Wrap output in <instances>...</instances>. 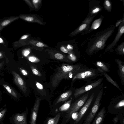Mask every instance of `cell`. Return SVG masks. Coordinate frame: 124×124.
I'll list each match as a JSON object with an SVG mask.
<instances>
[{
	"mask_svg": "<svg viewBox=\"0 0 124 124\" xmlns=\"http://www.w3.org/2000/svg\"><path fill=\"white\" fill-rule=\"evenodd\" d=\"M31 67L33 74L38 76H41V73L36 69L32 66H31Z\"/></svg>",
	"mask_w": 124,
	"mask_h": 124,
	"instance_id": "obj_28",
	"label": "cell"
},
{
	"mask_svg": "<svg viewBox=\"0 0 124 124\" xmlns=\"http://www.w3.org/2000/svg\"><path fill=\"white\" fill-rule=\"evenodd\" d=\"M103 6L105 8L108 12H111L112 9V5L111 2L109 0H105L104 1Z\"/></svg>",
	"mask_w": 124,
	"mask_h": 124,
	"instance_id": "obj_23",
	"label": "cell"
},
{
	"mask_svg": "<svg viewBox=\"0 0 124 124\" xmlns=\"http://www.w3.org/2000/svg\"><path fill=\"white\" fill-rule=\"evenodd\" d=\"M89 94V93L87 92L72 103L66 112V122L70 118L73 113L78 111L83 105L88 97Z\"/></svg>",
	"mask_w": 124,
	"mask_h": 124,
	"instance_id": "obj_4",
	"label": "cell"
},
{
	"mask_svg": "<svg viewBox=\"0 0 124 124\" xmlns=\"http://www.w3.org/2000/svg\"><path fill=\"white\" fill-rule=\"evenodd\" d=\"M30 53V52L29 51H26L24 53V56H26Z\"/></svg>",
	"mask_w": 124,
	"mask_h": 124,
	"instance_id": "obj_40",
	"label": "cell"
},
{
	"mask_svg": "<svg viewBox=\"0 0 124 124\" xmlns=\"http://www.w3.org/2000/svg\"><path fill=\"white\" fill-rule=\"evenodd\" d=\"M123 22H124V17L122 19H121L119 20L116 22L115 25V28L119 26Z\"/></svg>",
	"mask_w": 124,
	"mask_h": 124,
	"instance_id": "obj_31",
	"label": "cell"
},
{
	"mask_svg": "<svg viewBox=\"0 0 124 124\" xmlns=\"http://www.w3.org/2000/svg\"><path fill=\"white\" fill-rule=\"evenodd\" d=\"M3 86L9 93L15 97H17L16 93L9 86L5 85H4Z\"/></svg>",
	"mask_w": 124,
	"mask_h": 124,
	"instance_id": "obj_25",
	"label": "cell"
},
{
	"mask_svg": "<svg viewBox=\"0 0 124 124\" xmlns=\"http://www.w3.org/2000/svg\"><path fill=\"white\" fill-rule=\"evenodd\" d=\"M7 109L5 108H2L0 109V124L2 122L7 111Z\"/></svg>",
	"mask_w": 124,
	"mask_h": 124,
	"instance_id": "obj_24",
	"label": "cell"
},
{
	"mask_svg": "<svg viewBox=\"0 0 124 124\" xmlns=\"http://www.w3.org/2000/svg\"><path fill=\"white\" fill-rule=\"evenodd\" d=\"M3 40L0 37V43H3Z\"/></svg>",
	"mask_w": 124,
	"mask_h": 124,
	"instance_id": "obj_42",
	"label": "cell"
},
{
	"mask_svg": "<svg viewBox=\"0 0 124 124\" xmlns=\"http://www.w3.org/2000/svg\"><path fill=\"white\" fill-rule=\"evenodd\" d=\"M36 85L37 88L40 90H42L43 89L42 85L38 82H36Z\"/></svg>",
	"mask_w": 124,
	"mask_h": 124,
	"instance_id": "obj_32",
	"label": "cell"
},
{
	"mask_svg": "<svg viewBox=\"0 0 124 124\" xmlns=\"http://www.w3.org/2000/svg\"><path fill=\"white\" fill-rule=\"evenodd\" d=\"M103 75L106 78L107 81L109 82L110 83L113 84L114 86L117 87L122 92V91L119 86L118 85L116 82V81H114L111 77L108 75L106 72H103Z\"/></svg>",
	"mask_w": 124,
	"mask_h": 124,
	"instance_id": "obj_20",
	"label": "cell"
},
{
	"mask_svg": "<svg viewBox=\"0 0 124 124\" xmlns=\"http://www.w3.org/2000/svg\"><path fill=\"white\" fill-rule=\"evenodd\" d=\"M105 108H103L99 112L92 124H102L105 117Z\"/></svg>",
	"mask_w": 124,
	"mask_h": 124,
	"instance_id": "obj_14",
	"label": "cell"
},
{
	"mask_svg": "<svg viewBox=\"0 0 124 124\" xmlns=\"http://www.w3.org/2000/svg\"><path fill=\"white\" fill-rule=\"evenodd\" d=\"M94 93H93L90 96L83 106L79 111L77 118L75 121L74 123L76 124L80 121L84 114L92 102L94 97Z\"/></svg>",
	"mask_w": 124,
	"mask_h": 124,
	"instance_id": "obj_9",
	"label": "cell"
},
{
	"mask_svg": "<svg viewBox=\"0 0 124 124\" xmlns=\"http://www.w3.org/2000/svg\"><path fill=\"white\" fill-rule=\"evenodd\" d=\"M21 72H22V74L26 76L28 74L27 72L24 70L23 69H22L21 70Z\"/></svg>",
	"mask_w": 124,
	"mask_h": 124,
	"instance_id": "obj_38",
	"label": "cell"
},
{
	"mask_svg": "<svg viewBox=\"0 0 124 124\" xmlns=\"http://www.w3.org/2000/svg\"><path fill=\"white\" fill-rule=\"evenodd\" d=\"M103 79V78H100L93 83L84 85L79 88H77L75 90L74 93L75 98H76L83 93L87 92L88 91L98 86L101 83Z\"/></svg>",
	"mask_w": 124,
	"mask_h": 124,
	"instance_id": "obj_6",
	"label": "cell"
},
{
	"mask_svg": "<svg viewBox=\"0 0 124 124\" xmlns=\"http://www.w3.org/2000/svg\"><path fill=\"white\" fill-rule=\"evenodd\" d=\"M60 116V113H59L54 117L49 118L46 124H57Z\"/></svg>",
	"mask_w": 124,
	"mask_h": 124,
	"instance_id": "obj_19",
	"label": "cell"
},
{
	"mask_svg": "<svg viewBox=\"0 0 124 124\" xmlns=\"http://www.w3.org/2000/svg\"><path fill=\"white\" fill-rule=\"evenodd\" d=\"M124 33V22L119 26L117 33L113 41L106 48L105 52L112 49L116 45L120 38Z\"/></svg>",
	"mask_w": 124,
	"mask_h": 124,
	"instance_id": "obj_10",
	"label": "cell"
},
{
	"mask_svg": "<svg viewBox=\"0 0 124 124\" xmlns=\"http://www.w3.org/2000/svg\"><path fill=\"white\" fill-rule=\"evenodd\" d=\"M36 45L38 47H42L44 46V44L42 43L39 42L36 44Z\"/></svg>",
	"mask_w": 124,
	"mask_h": 124,
	"instance_id": "obj_37",
	"label": "cell"
},
{
	"mask_svg": "<svg viewBox=\"0 0 124 124\" xmlns=\"http://www.w3.org/2000/svg\"><path fill=\"white\" fill-rule=\"evenodd\" d=\"M15 82L18 86L24 92H27V87L26 84L21 77L15 72H12Z\"/></svg>",
	"mask_w": 124,
	"mask_h": 124,
	"instance_id": "obj_12",
	"label": "cell"
},
{
	"mask_svg": "<svg viewBox=\"0 0 124 124\" xmlns=\"http://www.w3.org/2000/svg\"><path fill=\"white\" fill-rule=\"evenodd\" d=\"M33 2L34 3H36L38 2L39 0H33Z\"/></svg>",
	"mask_w": 124,
	"mask_h": 124,
	"instance_id": "obj_41",
	"label": "cell"
},
{
	"mask_svg": "<svg viewBox=\"0 0 124 124\" xmlns=\"http://www.w3.org/2000/svg\"><path fill=\"white\" fill-rule=\"evenodd\" d=\"M72 91L69 90L62 93L57 100L55 105L61 102L66 101L72 95Z\"/></svg>",
	"mask_w": 124,
	"mask_h": 124,
	"instance_id": "obj_17",
	"label": "cell"
},
{
	"mask_svg": "<svg viewBox=\"0 0 124 124\" xmlns=\"http://www.w3.org/2000/svg\"><path fill=\"white\" fill-rule=\"evenodd\" d=\"M115 61L118 66V73L121 80L122 85H123L124 83V63L120 60L116 59Z\"/></svg>",
	"mask_w": 124,
	"mask_h": 124,
	"instance_id": "obj_15",
	"label": "cell"
},
{
	"mask_svg": "<svg viewBox=\"0 0 124 124\" xmlns=\"http://www.w3.org/2000/svg\"><path fill=\"white\" fill-rule=\"evenodd\" d=\"M67 48H71V47L69 45H68L67 46Z\"/></svg>",
	"mask_w": 124,
	"mask_h": 124,
	"instance_id": "obj_43",
	"label": "cell"
},
{
	"mask_svg": "<svg viewBox=\"0 0 124 124\" xmlns=\"http://www.w3.org/2000/svg\"><path fill=\"white\" fill-rule=\"evenodd\" d=\"M96 16L86 17L79 26L72 33L71 35H75L78 33H82L87 31L90 28V24Z\"/></svg>",
	"mask_w": 124,
	"mask_h": 124,
	"instance_id": "obj_7",
	"label": "cell"
},
{
	"mask_svg": "<svg viewBox=\"0 0 124 124\" xmlns=\"http://www.w3.org/2000/svg\"><path fill=\"white\" fill-rule=\"evenodd\" d=\"M72 101V99L65 102L59 108L60 111H65L68 110L70 106V104Z\"/></svg>",
	"mask_w": 124,
	"mask_h": 124,
	"instance_id": "obj_22",
	"label": "cell"
},
{
	"mask_svg": "<svg viewBox=\"0 0 124 124\" xmlns=\"http://www.w3.org/2000/svg\"><path fill=\"white\" fill-rule=\"evenodd\" d=\"M103 92L102 88L99 92L90 112L83 124H90L93 119L100 105V102Z\"/></svg>",
	"mask_w": 124,
	"mask_h": 124,
	"instance_id": "obj_5",
	"label": "cell"
},
{
	"mask_svg": "<svg viewBox=\"0 0 124 124\" xmlns=\"http://www.w3.org/2000/svg\"><path fill=\"white\" fill-rule=\"evenodd\" d=\"M124 100L123 99L119 101L115 106V108H119L122 107H124Z\"/></svg>",
	"mask_w": 124,
	"mask_h": 124,
	"instance_id": "obj_26",
	"label": "cell"
},
{
	"mask_svg": "<svg viewBox=\"0 0 124 124\" xmlns=\"http://www.w3.org/2000/svg\"><path fill=\"white\" fill-rule=\"evenodd\" d=\"M26 112L13 115L10 118L12 124H27Z\"/></svg>",
	"mask_w": 124,
	"mask_h": 124,
	"instance_id": "obj_8",
	"label": "cell"
},
{
	"mask_svg": "<svg viewBox=\"0 0 124 124\" xmlns=\"http://www.w3.org/2000/svg\"><path fill=\"white\" fill-rule=\"evenodd\" d=\"M102 10V7L99 5L95 6L93 7L90 8L89 12L87 17L96 16Z\"/></svg>",
	"mask_w": 124,
	"mask_h": 124,
	"instance_id": "obj_16",
	"label": "cell"
},
{
	"mask_svg": "<svg viewBox=\"0 0 124 124\" xmlns=\"http://www.w3.org/2000/svg\"><path fill=\"white\" fill-rule=\"evenodd\" d=\"M96 65L99 71L101 72H106L109 71V69L107 66L103 62L98 61L96 63Z\"/></svg>",
	"mask_w": 124,
	"mask_h": 124,
	"instance_id": "obj_18",
	"label": "cell"
},
{
	"mask_svg": "<svg viewBox=\"0 0 124 124\" xmlns=\"http://www.w3.org/2000/svg\"><path fill=\"white\" fill-rule=\"evenodd\" d=\"M41 99L38 97L31 111L30 117L31 124H36V120Z\"/></svg>",
	"mask_w": 124,
	"mask_h": 124,
	"instance_id": "obj_11",
	"label": "cell"
},
{
	"mask_svg": "<svg viewBox=\"0 0 124 124\" xmlns=\"http://www.w3.org/2000/svg\"><path fill=\"white\" fill-rule=\"evenodd\" d=\"M113 121L114 122V124H115L118 121V118L117 117H116L114 118L113 120Z\"/></svg>",
	"mask_w": 124,
	"mask_h": 124,
	"instance_id": "obj_36",
	"label": "cell"
},
{
	"mask_svg": "<svg viewBox=\"0 0 124 124\" xmlns=\"http://www.w3.org/2000/svg\"><path fill=\"white\" fill-rule=\"evenodd\" d=\"M28 60L31 62L35 63L37 62L40 61L39 60L38 58L33 56L29 57L28 58Z\"/></svg>",
	"mask_w": 124,
	"mask_h": 124,
	"instance_id": "obj_27",
	"label": "cell"
},
{
	"mask_svg": "<svg viewBox=\"0 0 124 124\" xmlns=\"http://www.w3.org/2000/svg\"><path fill=\"white\" fill-rule=\"evenodd\" d=\"M2 55V54L0 52V57Z\"/></svg>",
	"mask_w": 124,
	"mask_h": 124,
	"instance_id": "obj_44",
	"label": "cell"
},
{
	"mask_svg": "<svg viewBox=\"0 0 124 124\" xmlns=\"http://www.w3.org/2000/svg\"><path fill=\"white\" fill-rule=\"evenodd\" d=\"M60 49L64 53H68V52L67 50L63 46L61 47Z\"/></svg>",
	"mask_w": 124,
	"mask_h": 124,
	"instance_id": "obj_34",
	"label": "cell"
},
{
	"mask_svg": "<svg viewBox=\"0 0 124 124\" xmlns=\"http://www.w3.org/2000/svg\"><path fill=\"white\" fill-rule=\"evenodd\" d=\"M70 59L72 61H75L76 60V57L75 56L73 55L72 54L70 55Z\"/></svg>",
	"mask_w": 124,
	"mask_h": 124,
	"instance_id": "obj_35",
	"label": "cell"
},
{
	"mask_svg": "<svg viewBox=\"0 0 124 124\" xmlns=\"http://www.w3.org/2000/svg\"><path fill=\"white\" fill-rule=\"evenodd\" d=\"M11 20H5L1 23V25L2 26H5L9 23L11 22Z\"/></svg>",
	"mask_w": 124,
	"mask_h": 124,
	"instance_id": "obj_30",
	"label": "cell"
},
{
	"mask_svg": "<svg viewBox=\"0 0 124 124\" xmlns=\"http://www.w3.org/2000/svg\"><path fill=\"white\" fill-rule=\"evenodd\" d=\"M116 52L118 54L123 55L124 54V42H123L119 45L116 49Z\"/></svg>",
	"mask_w": 124,
	"mask_h": 124,
	"instance_id": "obj_21",
	"label": "cell"
},
{
	"mask_svg": "<svg viewBox=\"0 0 124 124\" xmlns=\"http://www.w3.org/2000/svg\"><path fill=\"white\" fill-rule=\"evenodd\" d=\"M103 18V17L101 16L100 18L95 20L91 26L90 27L87 31L82 33V35L87 34L99 27L101 24Z\"/></svg>",
	"mask_w": 124,
	"mask_h": 124,
	"instance_id": "obj_13",
	"label": "cell"
},
{
	"mask_svg": "<svg viewBox=\"0 0 124 124\" xmlns=\"http://www.w3.org/2000/svg\"><path fill=\"white\" fill-rule=\"evenodd\" d=\"M28 35H25L22 36L21 38V39H25L28 37Z\"/></svg>",
	"mask_w": 124,
	"mask_h": 124,
	"instance_id": "obj_39",
	"label": "cell"
},
{
	"mask_svg": "<svg viewBox=\"0 0 124 124\" xmlns=\"http://www.w3.org/2000/svg\"><path fill=\"white\" fill-rule=\"evenodd\" d=\"M101 73L98 70L91 68L82 70L77 73L72 78L73 81L77 79L88 80L95 78L101 75Z\"/></svg>",
	"mask_w": 124,
	"mask_h": 124,
	"instance_id": "obj_3",
	"label": "cell"
},
{
	"mask_svg": "<svg viewBox=\"0 0 124 124\" xmlns=\"http://www.w3.org/2000/svg\"><path fill=\"white\" fill-rule=\"evenodd\" d=\"M115 28L112 25L101 31L94 35L88 43L87 51L89 54L103 49L106 42L112 35Z\"/></svg>",
	"mask_w": 124,
	"mask_h": 124,
	"instance_id": "obj_1",
	"label": "cell"
},
{
	"mask_svg": "<svg viewBox=\"0 0 124 124\" xmlns=\"http://www.w3.org/2000/svg\"><path fill=\"white\" fill-rule=\"evenodd\" d=\"M81 69V67L79 64L62 65L52 78L51 81L52 86L56 87L63 79L73 78Z\"/></svg>",
	"mask_w": 124,
	"mask_h": 124,
	"instance_id": "obj_2",
	"label": "cell"
},
{
	"mask_svg": "<svg viewBox=\"0 0 124 124\" xmlns=\"http://www.w3.org/2000/svg\"><path fill=\"white\" fill-rule=\"evenodd\" d=\"M55 57L58 59L62 60L64 58L63 55L60 53H56L54 55Z\"/></svg>",
	"mask_w": 124,
	"mask_h": 124,
	"instance_id": "obj_29",
	"label": "cell"
},
{
	"mask_svg": "<svg viewBox=\"0 0 124 124\" xmlns=\"http://www.w3.org/2000/svg\"><path fill=\"white\" fill-rule=\"evenodd\" d=\"M25 19L27 21H32L33 20L34 18L31 16H28L26 17L25 18Z\"/></svg>",
	"mask_w": 124,
	"mask_h": 124,
	"instance_id": "obj_33",
	"label": "cell"
}]
</instances>
